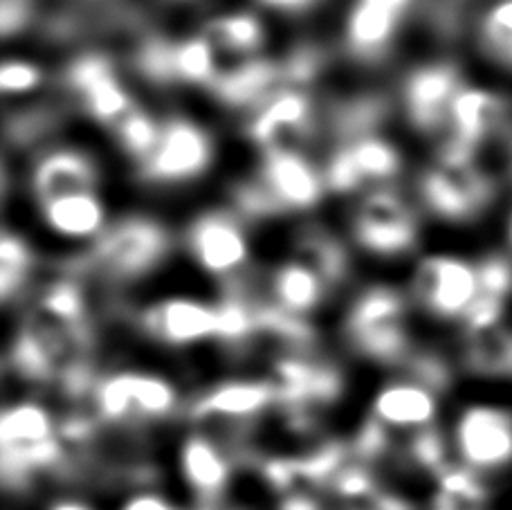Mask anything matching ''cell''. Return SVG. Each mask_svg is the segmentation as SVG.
Instances as JSON below:
<instances>
[{
  "mask_svg": "<svg viewBox=\"0 0 512 510\" xmlns=\"http://www.w3.org/2000/svg\"><path fill=\"white\" fill-rule=\"evenodd\" d=\"M479 295H486L499 302H506L512 293V261L504 254H492L477 266Z\"/></svg>",
  "mask_w": 512,
  "mask_h": 510,
  "instance_id": "d590c367",
  "label": "cell"
},
{
  "mask_svg": "<svg viewBox=\"0 0 512 510\" xmlns=\"http://www.w3.org/2000/svg\"><path fill=\"white\" fill-rule=\"evenodd\" d=\"M259 180L268 187L283 212L315 207L326 191L322 173L295 149L265 151Z\"/></svg>",
  "mask_w": 512,
  "mask_h": 510,
  "instance_id": "5bb4252c",
  "label": "cell"
},
{
  "mask_svg": "<svg viewBox=\"0 0 512 510\" xmlns=\"http://www.w3.org/2000/svg\"><path fill=\"white\" fill-rule=\"evenodd\" d=\"M510 239H512V216H510Z\"/></svg>",
  "mask_w": 512,
  "mask_h": 510,
  "instance_id": "7dc6e473",
  "label": "cell"
},
{
  "mask_svg": "<svg viewBox=\"0 0 512 510\" xmlns=\"http://www.w3.org/2000/svg\"><path fill=\"white\" fill-rule=\"evenodd\" d=\"M353 234L364 250L378 257H398L416 245L418 223L393 189H376L362 200L353 218Z\"/></svg>",
  "mask_w": 512,
  "mask_h": 510,
  "instance_id": "8992f818",
  "label": "cell"
},
{
  "mask_svg": "<svg viewBox=\"0 0 512 510\" xmlns=\"http://www.w3.org/2000/svg\"><path fill=\"white\" fill-rule=\"evenodd\" d=\"M274 510H333L324 495L315 493V490H292V493L277 497Z\"/></svg>",
  "mask_w": 512,
  "mask_h": 510,
  "instance_id": "7bdbcfd3",
  "label": "cell"
},
{
  "mask_svg": "<svg viewBox=\"0 0 512 510\" xmlns=\"http://www.w3.org/2000/svg\"><path fill=\"white\" fill-rule=\"evenodd\" d=\"M43 510H102L93 499L86 495L77 493H63V495H52L48 502H45Z\"/></svg>",
  "mask_w": 512,
  "mask_h": 510,
  "instance_id": "ee69618b",
  "label": "cell"
},
{
  "mask_svg": "<svg viewBox=\"0 0 512 510\" xmlns=\"http://www.w3.org/2000/svg\"><path fill=\"white\" fill-rule=\"evenodd\" d=\"M272 295L283 311L306 317L322 304L326 295V281L299 259L288 261L272 275Z\"/></svg>",
  "mask_w": 512,
  "mask_h": 510,
  "instance_id": "44dd1931",
  "label": "cell"
},
{
  "mask_svg": "<svg viewBox=\"0 0 512 510\" xmlns=\"http://www.w3.org/2000/svg\"><path fill=\"white\" fill-rule=\"evenodd\" d=\"M398 21V16L358 0L346 18V43L355 57L378 59L389 48Z\"/></svg>",
  "mask_w": 512,
  "mask_h": 510,
  "instance_id": "603a6c76",
  "label": "cell"
},
{
  "mask_svg": "<svg viewBox=\"0 0 512 510\" xmlns=\"http://www.w3.org/2000/svg\"><path fill=\"white\" fill-rule=\"evenodd\" d=\"M90 403L102 425L133 427L167 421L180 409V396L167 378L155 373L117 371L97 380Z\"/></svg>",
  "mask_w": 512,
  "mask_h": 510,
  "instance_id": "6da1fadb",
  "label": "cell"
},
{
  "mask_svg": "<svg viewBox=\"0 0 512 510\" xmlns=\"http://www.w3.org/2000/svg\"><path fill=\"white\" fill-rule=\"evenodd\" d=\"M169 232L149 216H126L97 239L93 263L106 277L131 281L149 275L167 257Z\"/></svg>",
  "mask_w": 512,
  "mask_h": 510,
  "instance_id": "7a4b0ae2",
  "label": "cell"
},
{
  "mask_svg": "<svg viewBox=\"0 0 512 510\" xmlns=\"http://www.w3.org/2000/svg\"><path fill=\"white\" fill-rule=\"evenodd\" d=\"M319 66H322V54H319L315 48H297L290 57L281 63V75L283 79H288L290 88L304 86L310 79L317 75Z\"/></svg>",
  "mask_w": 512,
  "mask_h": 510,
  "instance_id": "f35d334b",
  "label": "cell"
},
{
  "mask_svg": "<svg viewBox=\"0 0 512 510\" xmlns=\"http://www.w3.org/2000/svg\"><path fill=\"white\" fill-rule=\"evenodd\" d=\"M43 313L59 326H84L86 299L77 281L61 279L48 286L41 297Z\"/></svg>",
  "mask_w": 512,
  "mask_h": 510,
  "instance_id": "d6a6232c",
  "label": "cell"
},
{
  "mask_svg": "<svg viewBox=\"0 0 512 510\" xmlns=\"http://www.w3.org/2000/svg\"><path fill=\"white\" fill-rule=\"evenodd\" d=\"M346 151L353 160L355 169H358V176L362 185H380V182H387L396 178L402 167L400 153L393 147L389 140L380 138V135H362V138H355L344 144Z\"/></svg>",
  "mask_w": 512,
  "mask_h": 510,
  "instance_id": "4316f807",
  "label": "cell"
},
{
  "mask_svg": "<svg viewBox=\"0 0 512 510\" xmlns=\"http://www.w3.org/2000/svg\"><path fill=\"white\" fill-rule=\"evenodd\" d=\"M418 191L429 212L445 221L461 223L470 221L490 205L495 185L477 165H438L420 176Z\"/></svg>",
  "mask_w": 512,
  "mask_h": 510,
  "instance_id": "52a82bcc",
  "label": "cell"
},
{
  "mask_svg": "<svg viewBox=\"0 0 512 510\" xmlns=\"http://www.w3.org/2000/svg\"><path fill=\"white\" fill-rule=\"evenodd\" d=\"M66 84L75 99H79L81 108L90 115V120L113 126V129L135 108L111 59L104 54L90 52L72 61L66 70Z\"/></svg>",
  "mask_w": 512,
  "mask_h": 510,
  "instance_id": "9c48e42d",
  "label": "cell"
},
{
  "mask_svg": "<svg viewBox=\"0 0 512 510\" xmlns=\"http://www.w3.org/2000/svg\"><path fill=\"white\" fill-rule=\"evenodd\" d=\"M506 120V102L490 90L461 88L450 108V138L477 151Z\"/></svg>",
  "mask_w": 512,
  "mask_h": 510,
  "instance_id": "d6986e66",
  "label": "cell"
},
{
  "mask_svg": "<svg viewBox=\"0 0 512 510\" xmlns=\"http://www.w3.org/2000/svg\"><path fill=\"white\" fill-rule=\"evenodd\" d=\"M299 261L313 268L328 284H340L349 270V257L344 245L324 230H306L299 239Z\"/></svg>",
  "mask_w": 512,
  "mask_h": 510,
  "instance_id": "83f0119b",
  "label": "cell"
},
{
  "mask_svg": "<svg viewBox=\"0 0 512 510\" xmlns=\"http://www.w3.org/2000/svg\"><path fill=\"white\" fill-rule=\"evenodd\" d=\"M427 510H490L486 481L474 470L454 463L432 484Z\"/></svg>",
  "mask_w": 512,
  "mask_h": 510,
  "instance_id": "cb8c5ba5",
  "label": "cell"
},
{
  "mask_svg": "<svg viewBox=\"0 0 512 510\" xmlns=\"http://www.w3.org/2000/svg\"><path fill=\"white\" fill-rule=\"evenodd\" d=\"M113 131L122 151L142 165V162L151 156L153 149L158 147L162 124L155 122L153 115L146 113L144 108L135 106Z\"/></svg>",
  "mask_w": 512,
  "mask_h": 510,
  "instance_id": "4dcf8cb0",
  "label": "cell"
},
{
  "mask_svg": "<svg viewBox=\"0 0 512 510\" xmlns=\"http://www.w3.org/2000/svg\"><path fill=\"white\" fill-rule=\"evenodd\" d=\"M281 63L263 57L243 59L236 66L221 70L209 86L218 102L232 108H256L281 90Z\"/></svg>",
  "mask_w": 512,
  "mask_h": 510,
  "instance_id": "ac0fdd59",
  "label": "cell"
},
{
  "mask_svg": "<svg viewBox=\"0 0 512 510\" xmlns=\"http://www.w3.org/2000/svg\"><path fill=\"white\" fill-rule=\"evenodd\" d=\"M187 245L198 266L214 277H232L250 257L243 225L227 212L200 214L189 225Z\"/></svg>",
  "mask_w": 512,
  "mask_h": 510,
  "instance_id": "7c38bea8",
  "label": "cell"
},
{
  "mask_svg": "<svg viewBox=\"0 0 512 510\" xmlns=\"http://www.w3.org/2000/svg\"><path fill=\"white\" fill-rule=\"evenodd\" d=\"M30 21V3L27 0H0V32L5 39L23 30Z\"/></svg>",
  "mask_w": 512,
  "mask_h": 510,
  "instance_id": "b9f144b4",
  "label": "cell"
},
{
  "mask_svg": "<svg viewBox=\"0 0 512 510\" xmlns=\"http://www.w3.org/2000/svg\"><path fill=\"white\" fill-rule=\"evenodd\" d=\"M398 459L418 475L429 477L432 484L456 463L452 461L450 441L445 439L441 430H436V425L405 434V443L400 445Z\"/></svg>",
  "mask_w": 512,
  "mask_h": 510,
  "instance_id": "484cf974",
  "label": "cell"
},
{
  "mask_svg": "<svg viewBox=\"0 0 512 510\" xmlns=\"http://www.w3.org/2000/svg\"><path fill=\"white\" fill-rule=\"evenodd\" d=\"M135 68L151 84H176L173 72V43L167 39H149L135 54Z\"/></svg>",
  "mask_w": 512,
  "mask_h": 510,
  "instance_id": "e575fe53",
  "label": "cell"
},
{
  "mask_svg": "<svg viewBox=\"0 0 512 510\" xmlns=\"http://www.w3.org/2000/svg\"><path fill=\"white\" fill-rule=\"evenodd\" d=\"M34 266L30 245L21 236L5 230L0 239V295L9 302L23 288Z\"/></svg>",
  "mask_w": 512,
  "mask_h": 510,
  "instance_id": "1f68e13d",
  "label": "cell"
},
{
  "mask_svg": "<svg viewBox=\"0 0 512 510\" xmlns=\"http://www.w3.org/2000/svg\"><path fill=\"white\" fill-rule=\"evenodd\" d=\"M405 313V297L398 290L373 286L364 290L353 302L349 320H346V331H349V338H358V335L364 333L402 326L405 324Z\"/></svg>",
  "mask_w": 512,
  "mask_h": 510,
  "instance_id": "7402d4cb",
  "label": "cell"
},
{
  "mask_svg": "<svg viewBox=\"0 0 512 510\" xmlns=\"http://www.w3.org/2000/svg\"><path fill=\"white\" fill-rule=\"evenodd\" d=\"M272 405H277V391L270 380H227L203 391L187 414L196 423L216 421L243 434Z\"/></svg>",
  "mask_w": 512,
  "mask_h": 510,
  "instance_id": "30bf717a",
  "label": "cell"
},
{
  "mask_svg": "<svg viewBox=\"0 0 512 510\" xmlns=\"http://www.w3.org/2000/svg\"><path fill=\"white\" fill-rule=\"evenodd\" d=\"M456 463L483 475L512 463V414L492 405L465 407L454 423Z\"/></svg>",
  "mask_w": 512,
  "mask_h": 510,
  "instance_id": "5b68a950",
  "label": "cell"
},
{
  "mask_svg": "<svg viewBox=\"0 0 512 510\" xmlns=\"http://www.w3.org/2000/svg\"><path fill=\"white\" fill-rule=\"evenodd\" d=\"M41 79V68L23 59H9L3 63V70H0V86H3L5 95L30 93V90L41 84Z\"/></svg>",
  "mask_w": 512,
  "mask_h": 510,
  "instance_id": "74e56055",
  "label": "cell"
},
{
  "mask_svg": "<svg viewBox=\"0 0 512 510\" xmlns=\"http://www.w3.org/2000/svg\"><path fill=\"white\" fill-rule=\"evenodd\" d=\"M234 200H236V209L248 218H268L283 212L281 205L274 200V196L261 180H254V182L248 180L236 187Z\"/></svg>",
  "mask_w": 512,
  "mask_h": 510,
  "instance_id": "8d00e7d4",
  "label": "cell"
},
{
  "mask_svg": "<svg viewBox=\"0 0 512 510\" xmlns=\"http://www.w3.org/2000/svg\"><path fill=\"white\" fill-rule=\"evenodd\" d=\"M99 169L88 153L63 147L39 158L32 173V189L39 203L95 191Z\"/></svg>",
  "mask_w": 512,
  "mask_h": 510,
  "instance_id": "e0dca14e",
  "label": "cell"
},
{
  "mask_svg": "<svg viewBox=\"0 0 512 510\" xmlns=\"http://www.w3.org/2000/svg\"><path fill=\"white\" fill-rule=\"evenodd\" d=\"M414 295L436 317H465L479 297L477 266L459 257H429L416 270Z\"/></svg>",
  "mask_w": 512,
  "mask_h": 510,
  "instance_id": "ba28073f",
  "label": "cell"
},
{
  "mask_svg": "<svg viewBox=\"0 0 512 510\" xmlns=\"http://www.w3.org/2000/svg\"><path fill=\"white\" fill-rule=\"evenodd\" d=\"M483 48L501 66L512 70V0H499L481 21Z\"/></svg>",
  "mask_w": 512,
  "mask_h": 510,
  "instance_id": "836d02e7",
  "label": "cell"
},
{
  "mask_svg": "<svg viewBox=\"0 0 512 510\" xmlns=\"http://www.w3.org/2000/svg\"><path fill=\"white\" fill-rule=\"evenodd\" d=\"M173 72H176V84L212 86L221 72L216 68L214 43L205 34L173 43Z\"/></svg>",
  "mask_w": 512,
  "mask_h": 510,
  "instance_id": "f546056e",
  "label": "cell"
},
{
  "mask_svg": "<svg viewBox=\"0 0 512 510\" xmlns=\"http://www.w3.org/2000/svg\"><path fill=\"white\" fill-rule=\"evenodd\" d=\"M461 88V72L454 63H427L411 72L402 88V104L411 126L425 135L441 131L450 124V108Z\"/></svg>",
  "mask_w": 512,
  "mask_h": 510,
  "instance_id": "8fae6325",
  "label": "cell"
},
{
  "mask_svg": "<svg viewBox=\"0 0 512 510\" xmlns=\"http://www.w3.org/2000/svg\"><path fill=\"white\" fill-rule=\"evenodd\" d=\"M362 3L373 5V7L382 9V12H389V14L400 18V14L411 5V0H362Z\"/></svg>",
  "mask_w": 512,
  "mask_h": 510,
  "instance_id": "bcb514c9",
  "label": "cell"
},
{
  "mask_svg": "<svg viewBox=\"0 0 512 510\" xmlns=\"http://www.w3.org/2000/svg\"><path fill=\"white\" fill-rule=\"evenodd\" d=\"M176 466L182 486L191 497V508H205L227 502L241 463L230 445L198 430L180 441Z\"/></svg>",
  "mask_w": 512,
  "mask_h": 510,
  "instance_id": "3957f363",
  "label": "cell"
},
{
  "mask_svg": "<svg viewBox=\"0 0 512 510\" xmlns=\"http://www.w3.org/2000/svg\"><path fill=\"white\" fill-rule=\"evenodd\" d=\"M144 331L155 340L173 346H185L218 338V311L216 306L198 302V299L171 297L153 304L142 313Z\"/></svg>",
  "mask_w": 512,
  "mask_h": 510,
  "instance_id": "9a60e30c",
  "label": "cell"
},
{
  "mask_svg": "<svg viewBox=\"0 0 512 510\" xmlns=\"http://www.w3.org/2000/svg\"><path fill=\"white\" fill-rule=\"evenodd\" d=\"M465 364L483 376H512V331L497 326L470 335Z\"/></svg>",
  "mask_w": 512,
  "mask_h": 510,
  "instance_id": "f1b7e54d",
  "label": "cell"
},
{
  "mask_svg": "<svg viewBox=\"0 0 512 510\" xmlns=\"http://www.w3.org/2000/svg\"><path fill=\"white\" fill-rule=\"evenodd\" d=\"M205 36L216 50L239 54L243 59L256 57L265 43V27L252 12H232L216 16L207 25Z\"/></svg>",
  "mask_w": 512,
  "mask_h": 510,
  "instance_id": "d4e9b609",
  "label": "cell"
},
{
  "mask_svg": "<svg viewBox=\"0 0 512 510\" xmlns=\"http://www.w3.org/2000/svg\"><path fill=\"white\" fill-rule=\"evenodd\" d=\"M369 416L391 432L427 430L436 423L438 394L416 380L391 382L373 398Z\"/></svg>",
  "mask_w": 512,
  "mask_h": 510,
  "instance_id": "2e32d148",
  "label": "cell"
},
{
  "mask_svg": "<svg viewBox=\"0 0 512 510\" xmlns=\"http://www.w3.org/2000/svg\"><path fill=\"white\" fill-rule=\"evenodd\" d=\"M263 7L274 9V12H306L317 0H259Z\"/></svg>",
  "mask_w": 512,
  "mask_h": 510,
  "instance_id": "f6af8a7d",
  "label": "cell"
},
{
  "mask_svg": "<svg viewBox=\"0 0 512 510\" xmlns=\"http://www.w3.org/2000/svg\"><path fill=\"white\" fill-rule=\"evenodd\" d=\"M212 162V135L194 120L171 117L162 124L158 147L142 162L140 173L146 182L155 185H178L203 176Z\"/></svg>",
  "mask_w": 512,
  "mask_h": 510,
  "instance_id": "277c9868",
  "label": "cell"
},
{
  "mask_svg": "<svg viewBox=\"0 0 512 510\" xmlns=\"http://www.w3.org/2000/svg\"><path fill=\"white\" fill-rule=\"evenodd\" d=\"M45 223L68 239L102 236L106 230V209L95 191L72 194L41 203Z\"/></svg>",
  "mask_w": 512,
  "mask_h": 510,
  "instance_id": "ffe728a7",
  "label": "cell"
},
{
  "mask_svg": "<svg viewBox=\"0 0 512 510\" xmlns=\"http://www.w3.org/2000/svg\"><path fill=\"white\" fill-rule=\"evenodd\" d=\"M310 126H313L310 97L299 88H281L254 108L248 135L265 151L292 149V144L308 138Z\"/></svg>",
  "mask_w": 512,
  "mask_h": 510,
  "instance_id": "4fadbf2b",
  "label": "cell"
},
{
  "mask_svg": "<svg viewBox=\"0 0 512 510\" xmlns=\"http://www.w3.org/2000/svg\"><path fill=\"white\" fill-rule=\"evenodd\" d=\"M333 510H420L414 499L384 486L378 495L364 499L360 504L351 506H331Z\"/></svg>",
  "mask_w": 512,
  "mask_h": 510,
  "instance_id": "60d3db41",
  "label": "cell"
},
{
  "mask_svg": "<svg viewBox=\"0 0 512 510\" xmlns=\"http://www.w3.org/2000/svg\"><path fill=\"white\" fill-rule=\"evenodd\" d=\"M117 510H191L182 508L180 504L173 502L171 497L160 493L158 488H135L128 493Z\"/></svg>",
  "mask_w": 512,
  "mask_h": 510,
  "instance_id": "ab89813d",
  "label": "cell"
}]
</instances>
